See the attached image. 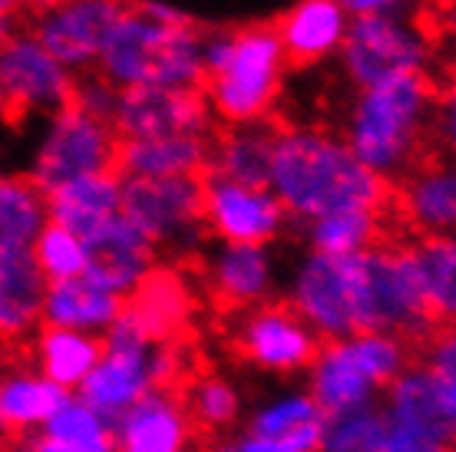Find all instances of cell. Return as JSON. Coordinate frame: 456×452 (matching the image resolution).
Here are the masks:
<instances>
[{"instance_id":"1","label":"cell","mask_w":456,"mask_h":452,"mask_svg":"<svg viewBox=\"0 0 456 452\" xmlns=\"http://www.w3.org/2000/svg\"><path fill=\"white\" fill-rule=\"evenodd\" d=\"M268 189L285 215L297 222L347 208H387V182L367 172L341 136L314 125H295L274 136Z\"/></svg>"},{"instance_id":"2","label":"cell","mask_w":456,"mask_h":452,"mask_svg":"<svg viewBox=\"0 0 456 452\" xmlns=\"http://www.w3.org/2000/svg\"><path fill=\"white\" fill-rule=\"evenodd\" d=\"M434 90L427 77H397L357 90L344 123V142L380 182L403 179L417 169L430 136Z\"/></svg>"},{"instance_id":"3","label":"cell","mask_w":456,"mask_h":452,"mask_svg":"<svg viewBox=\"0 0 456 452\" xmlns=\"http://www.w3.org/2000/svg\"><path fill=\"white\" fill-rule=\"evenodd\" d=\"M96 73L116 90H202V30L166 27L126 4L106 34Z\"/></svg>"},{"instance_id":"4","label":"cell","mask_w":456,"mask_h":452,"mask_svg":"<svg viewBox=\"0 0 456 452\" xmlns=\"http://www.w3.org/2000/svg\"><path fill=\"white\" fill-rule=\"evenodd\" d=\"M351 311L354 337L357 334H387L407 340L420 357L423 343L436 327L427 314L420 271L411 248L377 245L370 251L351 254Z\"/></svg>"},{"instance_id":"5","label":"cell","mask_w":456,"mask_h":452,"mask_svg":"<svg viewBox=\"0 0 456 452\" xmlns=\"http://www.w3.org/2000/svg\"><path fill=\"white\" fill-rule=\"evenodd\" d=\"M288 57L274 27L232 30L228 57L216 73L202 79L208 113L225 125L268 123L274 100L285 83Z\"/></svg>"},{"instance_id":"6","label":"cell","mask_w":456,"mask_h":452,"mask_svg":"<svg viewBox=\"0 0 456 452\" xmlns=\"http://www.w3.org/2000/svg\"><path fill=\"white\" fill-rule=\"evenodd\" d=\"M123 218L156 254L192 258L206 245L202 179H123Z\"/></svg>"},{"instance_id":"7","label":"cell","mask_w":456,"mask_h":452,"mask_svg":"<svg viewBox=\"0 0 456 452\" xmlns=\"http://www.w3.org/2000/svg\"><path fill=\"white\" fill-rule=\"evenodd\" d=\"M430 50V36L411 13H374L351 17L338 57L354 86L367 90L397 77H427Z\"/></svg>"},{"instance_id":"8","label":"cell","mask_w":456,"mask_h":452,"mask_svg":"<svg viewBox=\"0 0 456 452\" xmlns=\"http://www.w3.org/2000/svg\"><path fill=\"white\" fill-rule=\"evenodd\" d=\"M116 152H119V139L113 125L93 119L77 106H67L44 119L27 179L44 195H50L67 182L116 172Z\"/></svg>"},{"instance_id":"9","label":"cell","mask_w":456,"mask_h":452,"mask_svg":"<svg viewBox=\"0 0 456 452\" xmlns=\"http://www.w3.org/2000/svg\"><path fill=\"white\" fill-rule=\"evenodd\" d=\"M324 343L328 340L288 301H265L251 311H241L232 317V330H228L232 360L255 370H268V374L311 370Z\"/></svg>"},{"instance_id":"10","label":"cell","mask_w":456,"mask_h":452,"mask_svg":"<svg viewBox=\"0 0 456 452\" xmlns=\"http://www.w3.org/2000/svg\"><path fill=\"white\" fill-rule=\"evenodd\" d=\"M77 77L30 30L0 44V96L11 116H53L73 100Z\"/></svg>"},{"instance_id":"11","label":"cell","mask_w":456,"mask_h":452,"mask_svg":"<svg viewBox=\"0 0 456 452\" xmlns=\"http://www.w3.org/2000/svg\"><path fill=\"white\" fill-rule=\"evenodd\" d=\"M202 225L218 245H272L288 215L265 185H241L208 172L202 179Z\"/></svg>"},{"instance_id":"12","label":"cell","mask_w":456,"mask_h":452,"mask_svg":"<svg viewBox=\"0 0 456 452\" xmlns=\"http://www.w3.org/2000/svg\"><path fill=\"white\" fill-rule=\"evenodd\" d=\"M119 142L133 139H169L212 133V113L202 90H126L113 113Z\"/></svg>"},{"instance_id":"13","label":"cell","mask_w":456,"mask_h":452,"mask_svg":"<svg viewBox=\"0 0 456 452\" xmlns=\"http://www.w3.org/2000/svg\"><path fill=\"white\" fill-rule=\"evenodd\" d=\"M126 11V0H67L57 11L40 13L30 20V34L73 73L83 77L96 69V57L106 34L119 13Z\"/></svg>"},{"instance_id":"14","label":"cell","mask_w":456,"mask_h":452,"mask_svg":"<svg viewBox=\"0 0 456 452\" xmlns=\"http://www.w3.org/2000/svg\"><path fill=\"white\" fill-rule=\"evenodd\" d=\"M288 304L308 320L324 340L354 337L351 311V258L314 254L297 264Z\"/></svg>"},{"instance_id":"15","label":"cell","mask_w":456,"mask_h":452,"mask_svg":"<svg viewBox=\"0 0 456 452\" xmlns=\"http://www.w3.org/2000/svg\"><path fill=\"white\" fill-rule=\"evenodd\" d=\"M202 284L225 317L272 301L274 264L265 245H218L202 261Z\"/></svg>"},{"instance_id":"16","label":"cell","mask_w":456,"mask_h":452,"mask_svg":"<svg viewBox=\"0 0 456 452\" xmlns=\"http://www.w3.org/2000/svg\"><path fill=\"white\" fill-rule=\"evenodd\" d=\"M116 452H202L185 403L172 390H156L142 396L136 407L113 419Z\"/></svg>"},{"instance_id":"17","label":"cell","mask_w":456,"mask_h":452,"mask_svg":"<svg viewBox=\"0 0 456 452\" xmlns=\"http://www.w3.org/2000/svg\"><path fill=\"white\" fill-rule=\"evenodd\" d=\"M69 396L37 374L23 351H0V446L37 432Z\"/></svg>"},{"instance_id":"18","label":"cell","mask_w":456,"mask_h":452,"mask_svg":"<svg viewBox=\"0 0 456 452\" xmlns=\"http://www.w3.org/2000/svg\"><path fill=\"white\" fill-rule=\"evenodd\" d=\"M46 278L34 251L0 245V351H23L44 324Z\"/></svg>"},{"instance_id":"19","label":"cell","mask_w":456,"mask_h":452,"mask_svg":"<svg viewBox=\"0 0 456 452\" xmlns=\"http://www.w3.org/2000/svg\"><path fill=\"white\" fill-rule=\"evenodd\" d=\"M86 251H90L86 274L96 284H103L106 291L119 295L123 301L159 268L156 248L123 215L113 218L93 241H86Z\"/></svg>"},{"instance_id":"20","label":"cell","mask_w":456,"mask_h":452,"mask_svg":"<svg viewBox=\"0 0 456 452\" xmlns=\"http://www.w3.org/2000/svg\"><path fill=\"white\" fill-rule=\"evenodd\" d=\"M126 314L159 343L192 340L195 295L179 271L156 268L133 295L126 297Z\"/></svg>"},{"instance_id":"21","label":"cell","mask_w":456,"mask_h":452,"mask_svg":"<svg viewBox=\"0 0 456 452\" xmlns=\"http://www.w3.org/2000/svg\"><path fill=\"white\" fill-rule=\"evenodd\" d=\"M46 215L83 241H93L113 218L123 215V175L100 172L67 182L46 195Z\"/></svg>"},{"instance_id":"22","label":"cell","mask_w":456,"mask_h":452,"mask_svg":"<svg viewBox=\"0 0 456 452\" xmlns=\"http://www.w3.org/2000/svg\"><path fill=\"white\" fill-rule=\"evenodd\" d=\"M397 212L403 225L420 238L456 235V165L430 162L403 175L397 192Z\"/></svg>"},{"instance_id":"23","label":"cell","mask_w":456,"mask_h":452,"mask_svg":"<svg viewBox=\"0 0 456 452\" xmlns=\"http://www.w3.org/2000/svg\"><path fill=\"white\" fill-rule=\"evenodd\" d=\"M351 17L338 0H297L274 34L291 63H321L341 50Z\"/></svg>"},{"instance_id":"24","label":"cell","mask_w":456,"mask_h":452,"mask_svg":"<svg viewBox=\"0 0 456 452\" xmlns=\"http://www.w3.org/2000/svg\"><path fill=\"white\" fill-rule=\"evenodd\" d=\"M212 142L202 136L133 139L119 142L116 172L123 179H202Z\"/></svg>"},{"instance_id":"25","label":"cell","mask_w":456,"mask_h":452,"mask_svg":"<svg viewBox=\"0 0 456 452\" xmlns=\"http://www.w3.org/2000/svg\"><path fill=\"white\" fill-rule=\"evenodd\" d=\"M7 452H116L113 423L73 393L44 426L23 440L4 442Z\"/></svg>"},{"instance_id":"26","label":"cell","mask_w":456,"mask_h":452,"mask_svg":"<svg viewBox=\"0 0 456 452\" xmlns=\"http://www.w3.org/2000/svg\"><path fill=\"white\" fill-rule=\"evenodd\" d=\"M126 301L113 291H106L103 284H96L90 274L73 278V281L46 284L44 297V324L46 327L80 330L103 337L123 314Z\"/></svg>"},{"instance_id":"27","label":"cell","mask_w":456,"mask_h":452,"mask_svg":"<svg viewBox=\"0 0 456 452\" xmlns=\"http://www.w3.org/2000/svg\"><path fill=\"white\" fill-rule=\"evenodd\" d=\"M27 360L37 374L50 380L53 386L77 393L86 376L93 374V367L103 353V340L93 334H80V330H63V327H46L40 324L34 337L27 340Z\"/></svg>"},{"instance_id":"28","label":"cell","mask_w":456,"mask_h":452,"mask_svg":"<svg viewBox=\"0 0 456 452\" xmlns=\"http://www.w3.org/2000/svg\"><path fill=\"white\" fill-rule=\"evenodd\" d=\"M274 136H278V129L268 123L228 125L225 136L212 142L208 172L222 175V179L241 182V185H265L268 189Z\"/></svg>"},{"instance_id":"29","label":"cell","mask_w":456,"mask_h":452,"mask_svg":"<svg viewBox=\"0 0 456 452\" xmlns=\"http://www.w3.org/2000/svg\"><path fill=\"white\" fill-rule=\"evenodd\" d=\"M311 386H314V403L321 416L334 419L351 409L367 407L374 383L364 376V370L354 363L344 340H328L321 357L311 367Z\"/></svg>"},{"instance_id":"30","label":"cell","mask_w":456,"mask_h":452,"mask_svg":"<svg viewBox=\"0 0 456 452\" xmlns=\"http://www.w3.org/2000/svg\"><path fill=\"white\" fill-rule=\"evenodd\" d=\"M411 254L420 271L430 324L436 330L456 327V235L420 238Z\"/></svg>"},{"instance_id":"31","label":"cell","mask_w":456,"mask_h":452,"mask_svg":"<svg viewBox=\"0 0 456 452\" xmlns=\"http://www.w3.org/2000/svg\"><path fill=\"white\" fill-rule=\"evenodd\" d=\"M305 238L314 254L328 258H351L361 251H370L384 238V212L370 208H347L334 215H321L314 222H305Z\"/></svg>"},{"instance_id":"32","label":"cell","mask_w":456,"mask_h":452,"mask_svg":"<svg viewBox=\"0 0 456 452\" xmlns=\"http://www.w3.org/2000/svg\"><path fill=\"white\" fill-rule=\"evenodd\" d=\"M179 396H183L185 413L192 419L199 440L206 442V446L222 440L235 426V419H239V393H235V386L228 383L222 374H216L212 367H202L179 390Z\"/></svg>"},{"instance_id":"33","label":"cell","mask_w":456,"mask_h":452,"mask_svg":"<svg viewBox=\"0 0 456 452\" xmlns=\"http://www.w3.org/2000/svg\"><path fill=\"white\" fill-rule=\"evenodd\" d=\"M50 225L46 195L30 179L0 182V245L30 248L37 235Z\"/></svg>"},{"instance_id":"34","label":"cell","mask_w":456,"mask_h":452,"mask_svg":"<svg viewBox=\"0 0 456 452\" xmlns=\"http://www.w3.org/2000/svg\"><path fill=\"white\" fill-rule=\"evenodd\" d=\"M347 353L364 370V376L374 386H390L397 376H403L411 367H417V353L407 340L387 337V334H357L347 337Z\"/></svg>"},{"instance_id":"35","label":"cell","mask_w":456,"mask_h":452,"mask_svg":"<svg viewBox=\"0 0 456 452\" xmlns=\"http://www.w3.org/2000/svg\"><path fill=\"white\" fill-rule=\"evenodd\" d=\"M30 251H34L37 268H40V274L46 278V284L83 278V274H86V264H90L86 241L77 238L73 231H67V228L53 225V222L37 235Z\"/></svg>"},{"instance_id":"36","label":"cell","mask_w":456,"mask_h":452,"mask_svg":"<svg viewBox=\"0 0 456 452\" xmlns=\"http://www.w3.org/2000/svg\"><path fill=\"white\" fill-rule=\"evenodd\" d=\"M384 442H387V416L361 407L334 416L331 426H324L321 452H384Z\"/></svg>"},{"instance_id":"37","label":"cell","mask_w":456,"mask_h":452,"mask_svg":"<svg viewBox=\"0 0 456 452\" xmlns=\"http://www.w3.org/2000/svg\"><path fill=\"white\" fill-rule=\"evenodd\" d=\"M311 423H328V419L321 416L318 403L311 396H288V400L262 409L258 416L251 419L245 436H255V440H281V436H291V432L305 430Z\"/></svg>"},{"instance_id":"38","label":"cell","mask_w":456,"mask_h":452,"mask_svg":"<svg viewBox=\"0 0 456 452\" xmlns=\"http://www.w3.org/2000/svg\"><path fill=\"white\" fill-rule=\"evenodd\" d=\"M430 142H434L440 162H453L456 165V73L444 83V90L434 93Z\"/></svg>"},{"instance_id":"39","label":"cell","mask_w":456,"mask_h":452,"mask_svg":"<svg viewBox=\"0 0 456 452\" xmlns=\"http://www.w3.org/2000/svg\"><path fill=\"white\" fill-rule=\"evenodd\" d=\"M116 102H119V90H116L113 83H106L96 69L77 77V83H73V100H69V106L83 109V113L93 116V119L113 123Z\"/></svg>"},{"instance_id":"40","label":"cell","mask_w":456,"mask_h":452,"mask_svg":"<svg viewBox=\"0 0 456 452\" xmlns=\"http://www.w3.org/2000/svg\"><path fill=\"white\" fill-rule=\"evenodd\" d=\"M417 367H430V370L456 383V327L436 330L434 337L423 343Z\"/></svg>"},{"instance_id":"41","label":"cell","mask_w":456,"mask_h":452,"mask_svg":"<svg viewBox=\"0 0 456 452\" xmlns=\"http://www.w3.org/2000/svg\"><path fill=\"white\" fill-rule=\"evenodd\" d=\"M347 17H374V13H407L413 0H338Z\"/></svg>"},{"instance_id":"42","label":"cell","mask_w":456,"mask_h":452,"mask_svg":"<svg viewBox=\"0 0 456 452\" xmlns=\"http://www.w3.org/2000/svg\"><path fill=\"white\" fill-rule=\"evenodd\" d=\"M133 7L142 11L146 17H152L156 23H166V27H185V23H192L189 20V13L179 11L175 4H166V0H136Z\"/></svg>"},{"instance_id":"43","label":"cell","mask_w":456,"mask_h":452,"mask_svg":"<svg viewBox=\"0 0 456 452\" xmlns=\"http://www.w3.org/2000/svg\"><path fill=\"white\" fill-rule=\"evenodd\" d=\"M20 13H23V0H0V44L11 40L20 27Z\"/></svg>"},{"instance_id":"44","label":"cell","mask_w":456,"mask_h":452,"mask_svg":"<svg viewBox=\"0 0 456 452\" xmlns=\"http://www.w3.org/2000/svg\"><path fill=\"white\" fill-rule=\"evenodd\" d=\"M60 4H67V0H23V7L30 11V17H40V13L57 11Z\"/></svg>"},{"instance_id":"45","label":"cell","mask_w":456,"mask_h":452,"mask_svg":"<svg viewBox=\"0 0 456 452\" xmlns=\"http://www.w3.org/2000/svg\"><path fill=\"white\" fill-rule=\"evenodd\" d=\"M446 30H450V40H453V44H456V13H453V17H450V27H446Z\"/></svg>"},{"instance_id":"46","label":"cell","mask_w":456,"mask_h":452,"mask_svg":"<svg viewBox=\"0 0 456 452\" xmlns=\"http://www.w3.org/2000/svg\"><path fill=\"white\" fill-rule=\"evenodd\" d=\"M4 113H7V109H4V96H0V116H4Z\"/></svg>"},{"instance_id":"47","label":"cell","mask_w":456,"mask_h":452,"mask_svg":"<svg viewBox=\"0 0 456 452\" xmlns=\"http://www.w3.org/2000/svg\"><path fill=\"white\" fill-rule=\"evenodd\" d=\"M0 452H7V449H4V446H0Z\"/></svg>"},{"instance_id":"48","label":"cell","mask_w":456,"mask_h":452,"mask_svg":"<svg viewBox=\"0 0 456 452\" xmlns=\"http://www.w3.org/2000/svg\"><path fill=\"white\" fill-rule=\"evenodd\" d=\"M0 182H4V175H0Z\"/></svg>"}]
</instances>
